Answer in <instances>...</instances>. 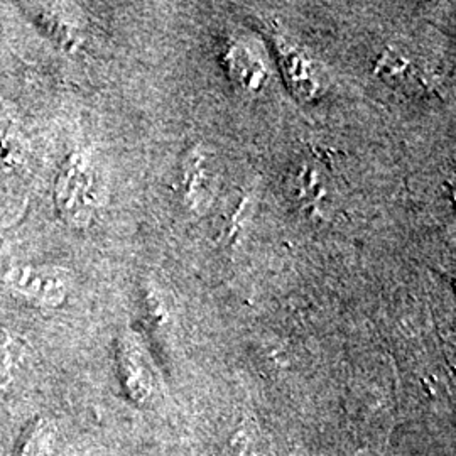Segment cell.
I'll use <instances>...</instances> for the list:
<instances>
[{
	"label": "cell",
	"mask_w": 456,
	"mask_h": 456,
	"mask_svg": "<svg viewBox=\"0 0 456 456\" xmlns=\"http://www.w3.org/2000/svg\"><path fill=\"white\" fill-rule=\"evenodd\" d=\"M54 205L66 225L86 227L98 208V175L90 156L73 152L54 183Z\"/></svg>",
	"instance_id": "1"
},
{
	"label": "cell",
	"mask_w": 456,
	"mask_h": 456,
	"mask_svg": "<svg viewBox=\"0 0 456 456\" xmlns=\"http://www.w3.org/2000/svg\"><path fill=\"white\" fill-rule=\"evenodd\" d=\"M5 286L39 308H58L68 296V279L60 269L19 264L4 274Z\"/></svg>",
	"instance_id": "2"
},
{
	"label": "cell",
	"mask_w": 456,
	"mask_h": 456,
	"mask_svg": "<svg viewBox=\"0 0 456 456\" xmlns=\"http://www.w3.org/2000/svg\"><path fill=\"white\" fill-rule=\"evenodd\" d=\"M277 54L286 83L296 97L313 100L322 95L323 83L320 73L303 51L293 46L289 41H279Z\"/></svg>",
	"instance_id": "3"
},
{
	"label": "cell",
	"mask_w": 456,
	"mask_h": 456,
	"mask_svg": "<svg viewBox=\"0 0 456 456\" xmlns=\"http://www.w3.org/2000/svg\"><path fill=\"white\" fill-rule=\"evenodd\" d=\"M230 71L233 78L247 86L248 90H259L265 78V73L259 65V60L250 54L248 49L233 48L230 53Z\"/></svg>",
	"instance_id": "4"
},
{
	"label": "cell",
	"mask_w": 456,
	"mask_h": 456,
	"mask_svg": "<svg viewBox=\"0 0 456 456\" xmlns=\"http://www.w3.org/2000/svg\"><path fill=\"white\" fill-rule=\"evenodd\" d=\"M20 360H22V346L16 340L12 338L0 340V384L2 386L12 380Z\"/></svg>",
	"instance_id": "5"
},
{
	"label": "cell",
	"mask_w": 456,
	"mask_h": 456,
	"mask_svg": "<svg viewBox=\"0 0 456 456\" xmlns=\"http://www.w3.org/2000/svg\"><path fill=\"white\" fill-rule=\"evenodd\" d=\"M51 453V429L45 421L34 426L17 456H49Z\"/></svg>",
	"instance_id": "6"
}]
</instances>
